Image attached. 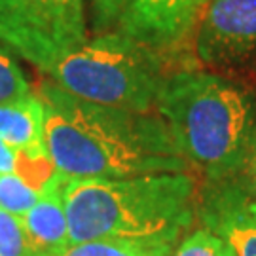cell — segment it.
I'll return each mask as SVG.
<instances>
[{
  "mask_svg": "<svg viewBox=\"0 0 256 256\" xmlns=\"http://www.w3.org/2000/svg\"><path fill=\"white\" fill-rule=\"evenodd\" d=\"M207 4L209 0H131L118 30L160 57L196 34Z\"/></svg>",
  "mask_w": 256,
  "mask_h": 256,
  "instance_id": "8992f818",
  "label": "cell"
},
{
  "mask_svg": "<svg viewBox=\"0 0 256 256\" xmlns=\"http://www.w3.org/2000/svg\"><path fill=\"white\" fill-rule=\"evenodd\" d=\"M248 165H250V174L256 182V137L250 138V150H248Z\"/></svg>",
  "mask_w": 256,
  "mask_h": 256,
  "instance_id": "e0dca14e",
  "label": "cell"
},
{
  "mask_svg": "<svg viewBox=\"0 0 256 256\" xmlns=\"http://www.w3.org/2000/svg\"><path fill=\"white\" fill-rule=\"evenodd\" d=\"M194 180L186 173L63 182L70 243L93 239H178L194 220Z\"/></svg>",
  "mask_w": 256,
  "mask_h": 256,
  "instance_id": "7a4b0ae2",
  "label": "cell"
},
{
  "mask_svg": "<svg viewBox=\"0 0 256 256\" xmlns=\"http://www.w3.org/2000/svg\"><path fill=\"white\" fill-rule=\"evenodd\" d=\"M171 256H236L230 245L209 228L196 230L174 247Z\"/></svg>",
  "mask_w": 256,
  "mask_h": 256,
  "instance_id": "4fadbf2b",
  "label": "cell"
},
{
  "mask_svg": "<svg viewBox=\"0 0 256 256\" xmlns=\"http://www.w3.org/2000/svg\"><path fill=\"white\" fill-rule=\"evenodd\" d=\"M42 190L28 182L19 173H0V209L19 218L38 202Z\"/></svg>",
  "mask_w": 256,
  "mask_h": 256,
  "instance_id": "7c38bea8",
  "label": "cell"
},
{
  "mask_svg": "<svg viewBox=\"0 0 256 256\" xmlns=\"http://www.w3.org/2000/svg\"><path fill=\"white\" fill-rule=\"evenodd\" d=\"M0 138L30 162H52L44 138V104L38 93L0 104Z\"/></svg>",
  "mask_w": 256,
  "mask_h": 256,
  "instance_id": "9c48e42d",
  "label": "cell"
},
{
  "mask_svg": "<svg viewBox=\"0 0 256 256\" xmlns=\"http://www.w3.org/2000/svg\"><path fill=\"white\" fill-rule=\"evenodd\" d=\"M209 230L218 234L236 256H256V218L236 192L220 194L205 214Z\"/></svg>",
  "mask_w": 256,
  "mask_h": 256,
  "instance_id": "30bf717a",
  "label": "cell"
},
{
  "mask_svg": "<svg viewBox=\"0 0 256 256\" xmlns=\"http://www.w3.org/2000/svg\"><path fill=\"white\" fill-rule=\"evenodd\" d=\"M86 42L84 0H0V44L46 74Z\"/></svg>",
  "mask_w": 256,
  "mask_h": 256,
  "instance_id": "5b68a950",
  "label": "cell"
},
{
  "mask_svg": "<svg viewBox=\"0 0 256 256\" xmlns=\"http://www.w3.org/2000/svg\"><path fill=\"white\" fill-rule=\"evenodd\" d=\"M28 93H32V88L25 72L19 68L18 61L10 54V50L0 44V104L16 101Z\"/></svg>",
  "mask_w": 256,
  "mask_h": 256,
  "instance_id": "5bb4252c",
  "label": "cell"
},
{
  "mask_svg": "<svg viewBox=\"0 0 256 256\" xmlns=\"http://www.w3.org/2000/svg\"><path fill=\"white\" fill-rule=\"evenodd\" d=\"M180 154L214 180L247 164L252 99L220 74L180 70L164 80L156 101Z\"/></svg>",
  "mask_w": 256,
  "mask_h": 256,
  "instance_id": "3957f363",
  "label": "cell"
},
{
  "mask_svg": "<svg viewBox=\"0 0 256 256\" xmlns=\"http://www.w3.org/2000/svg\"><path fill=\"white\" fill-rule=\"evenodd\" d=\"M196 54L210 66H236L256 54V0H209Z\"/></svg>",
  "mask_w": 256,
  "mask_h": 256,
  "instance_id": "52a82bcc",
  "label": "cell"
},
{
  "mask_svg": "<svg viewBox=\"0 0 256 256\" xmlns=\"http://www.w3.org/2000/svg\"><path fill=\"white\" fill-rule=\"evenodd\" d=\"M178 239H93L70 243L57 256H171Z\"/></svg>",
  "mask_w": 256,
  "mask_h": 256,
  "instance_id": "8fae6325",
  "label": "cell"
},
{
  "mask_svg": "<svg viewBox=\"0 0 256 256\" xmlns=\"http://www.w3.org/2000/svg\"><path fill=\"white\" fill-rule=\"evenodd\" d=\"M0 256H30L23 222L4 209H0Z\"/></svg>",
  "mask_w": 256,
  "mask_h": 256,
  "instance_id": "9a60e30c",
  "label": "cell"
},
{
  "mask_svg": "<svg viewBox=\"0 0 256 256\" xmlns=\"http://www.w3.org/2000/svg\"><path fill=\"white\" fill-rule=\"evenodd\" d=\"M44 138L55 171L72 178L186 173L188 160L152 112L82 101L54 82L40 86Z\"/></svg>",
  "mask_w": 256,
  "mask_h": 256,
  "instance_id": "6da1fadb",
  "label": "cell"
},
{
  "mask_svg": "<svg viewBox=\"0 0 256 256\" xmlns=\"http://www.w3.org/2000/svg\"><path fill=\"white\" fill-rule=\"evenodd\" d=\"M248 210L252 212V216L256 218V203H248Z\"/></svg>",
  "mask_w": 256,
  "mask_h": 256,
  "instance_id": "ac0fdd59",
  "label": "cell"
},
{
  "mask_svg": "<svg viewBox=\"0 0 256 256\" xmlns=\"http://www.w3.org/2000/svg\"><path fill=\"white\" fill-rule=\"evenodd\" d=\"M48 74L82 101L131 112H152L165 80L160 57L120 30L88 40Z\"/></svg>",
  "mask_w": 256,
  "mask_h": 256,
  "instance_id": "277c9868",
  "label": "cell"
},
{
  "mask_svg": "<svg viewBox=\"0 0 256 256\" xmlns=\"http://www.w3.org/2000/svg\"><path fill=\"white\" fill-rule=\"evenodd\" d=\"M64 178L66 176L57 171L42 190L38 202L21 218L30 256H57L70 245L63 203Z\"/></svg>",
  "mask_w": 256,
  "mask_h": 256,
  "instance_id": "ba28073f",
  "label": "cell"
},
{
  "mask_svg": "<svg viewBox=\"0 0 256 256\" xmlns=\"http://www.w3.org/2000/svg\"><path fill=\"white\" fill-rule=\"evenodd\" d=\"M131 0H92L93 19L97 30H108L118 25Z\"/></svg>",
  "mask_w": 256,
  "mask_h": 256,
  "instance_id": "2e32d148",
  "label": "cell"
}]
</instances>
